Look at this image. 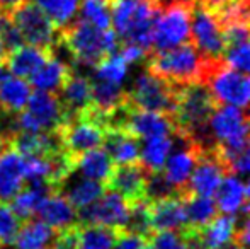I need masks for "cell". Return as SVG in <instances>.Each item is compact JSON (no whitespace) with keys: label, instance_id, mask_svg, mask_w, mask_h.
Listing matches in <instances>:
<instances>
[{"label":"cell","instance_id":"cell-38","mask_svg":"<svg viewBox=\"0 0 250 249\" xmlns=\"http://www.w3.org/2000/svg\"><path fill=\"white\" fill-rule=\"evenodd\" d=\"M50 249H79V222L55 230Z\"/></svg>","mask_w":250,"mask_h":249},{"label":"cell","instance_id":"cell-46","mask_svg":"<svg viewBox=\"0 0 250 249\" xmlns=\"http://www.w3.org/2000/svg\"><path fill=\"white\" fill-rule=\"evenodd\" d=\"M143 249H153V248H151V244H150V243H146V244H145V248H143Z\"/></svg>","mask_w":250,"mask_h":249},{"label":"cell","instance_id":"cell-16","mask_svg":"<svg viewBox=\"0 0 250 249\" xmlns=\"http://www.w3.org/2000/svg\"><path fill=\"white\" fill-rule=\"evenodd\" d=\"M55 55V50H46V48L31 46V45H21L19 48L9 51L3 57V67L12 73L14 77L21 79H29L41 65H44L48 60H51Z\"/></svg>","mask_w":250,"mask_h":249},{"label":"cell","instance_id":"cell-22","mask_svg":"<svg viewBox=\"0 0 250 249\" xmlns=\"http://www.w3.org/2000/svg\"><path fill=\"white\" fill-rule=\"evenodd\" d=\"M58 97L65 108L66 118L85 110L90 104V79L73 72L65 87L58 92Z\"/></svg>","mask_w":250,"mask_h":249},{"label":"cell","instance_id":"cell-32","mask_svg":"<svg viewBox=\"0 0 250 249\" xmlns=\"http://www.w3.org/2000/svg\"><path fill=\"white\" fill-rule=\"evenodd\" d=\"M125 229L129 230V232L140 234V236L146 237V239L153 234L151 222H150L148 200H142V202H136L129 205V213Z\"/></svg>","mask_w":250,"mask_h":249},{"label":"cell","instance_id":"cell-34","mask_svg":"<svg viewBox=\"0 0 250 249\" xmlns=\"http://www.w3.org/2000/svg\"><path fill=\"white\" fill-rule=\"evenodd\" d=\"M221 60L230 68L245 73V75H250V40L227 46Z\"/></svg>","mask_w":250,"mask_h":249},{"label":"cell","instance_id":"cell-3","mask_svg":"<svg viewBox=\"0 0 250 249\" xmlns=\"http://www.w3.org/2000/svg\"><path fill=\"white\" fill-rule=\"evenodd\" d=\"M162 7V0H112L111 23L119 41L135 43L150 53L153 26Z\"/></svg>","mask_w":250,"mask_h":249},{"label":"cell","instance_id":"cell-5","mask_svg":"<svg viewBox=\"0 0 250 249\" xmlns=\"http://www.w3.org/2000/svg\"><path fill=\"white\" fill-rule=\"evenodd\" d=\"M192 3L194 0H172L170 3H164L153 26L151 51L170 50L191 40Z\"/></svg>","mask_w":250,"mask_h":249},{"label":"cell","instance_id":"cell-39","mask_svg":"<svg viewBox=\"0 0 250 249\" xmlns=\"http://www.w3.org/2000/svg\"><path fill=\"white\" fill-rule=\"evenodd\" d=\"M148 243V239L140 234L129 232V230H125L121 236L118 237V241L114 243V246L111 249H143L145 244Z\"/></svg>","mask_w":250,"mask_h":249},{"label":"cell","instance_id":"cell-20","mask_svg":"<svg viewBox=\"0 0 250 249\" xmlns=\"http://www.w3.org/2000/svg\"><path fill=\"white\" fill-rule=\"evenodd\" d=\"M73 75V68L66 65L65 62L58 60L53 57L44 65H41L33 75L29 77V82L38 91H44V92L58 94L60 91L65 87L68 79Z\"/></svg>","mask_w":250,"mask_h":249},{"label":"cell","instance_id":"cell-40","mask_svg":"<svg viewBox=\"0 0 250 249\" xmlns=\"http://www.w3.org/2000/svg\"><path fill=\"white\" fill-rule=\"evenodd\" d=\"M235 239H237L245 249H250V213H247V217H245L240 229H237Z\"/></svg>","mask_w":250,"mask_h":249},{"label":"cell","instance_id":"cell-49","mask_svg":"<svg viewBox=\"0 0 250 249\" xmlns=\"http://www.w3.org/2000/svg\"><path fill=\"white\" fill-rule=\"evenodd\" d=\"M247 2H249V3H250V0H247Z\"/></svg>","mask_w":250,"mask_h":249},{"label":"cell","instance_id":"cell-2","mask_svg":"<svg viewBox=\"0 0 250 249\" xmlns=\"http://www.w3.org/2000/svg\"><path fill=\"white\" fill-rule=\"evenodd\" d=\"M62 45L70 55L73 65L96 67L102 58L118 50L119 38L112 27L101 29L89 21L79 17L58 31L56 46Z\"/></svg>","mask_w":250,"mask_h":249},{"label":"cell","instance_id":"cell-10","mask_svg":"<svg viewBox=\"0 0 250 249\" xmlns=\"http://www.w3.org/2000/svg\"><path fill=\"white\" fill-rule=\"evenodd\" d=\"M206 86L218 104H228L242 110L250 103V75L230 68L223 60L218 62L208 73Z\"/></svg>","mask_w":250,"mask_h":249},{"label":"cell","instance_id":"cell-43","mask_svg":"<svg viewBox=\"0 0 250 249\" xmlns=\"http://www.w3.org/2000/svg\"><path fill=\"white\" fill-rule=\"evenodd\" d=\"M245 203L250 206V180H249V183L245 184Z\"/></svg>","mask_w":250,"mask_h":249},{"label":"cell","instance_id":"cell-26","mask_svg":"<svg viewBox=\"0 0 250 249\" xmlns=\"http://www.w3.org/2000/svg\"><path fill=\"white\" fill-rule=\"evenodd\" d=\"M125 230L123 227L79 224V249H111Z\"/></svg>","mask_w":250,"mask_h":249},{"label":"cell","instance_id":"cell-42","mask_svg":"<svg viewBox=\"0 0 250 249\" xmlns=\"http://www.w3.org/2000/svg\"><path fill=\"white\" fill-rule=\"evenodd\" d=\"M220 249H245L244 246H242L240 243H238L237 239H233V241H230L228 244H225L223 248H220Z\"/></svg>","mask_w":250,"mask_h":249},{"label":"cell","instance_id":"cell-41","mask_svg":"<svg viewBox=\"0 0 250 249\" xmlns=\"http://www.w3.org/2000/svg\"><path fill=\"white\" fill-rule=\"evenodd\" d=\"M22 2H26V0H0V9L3 10V14H9L10 10L16 9Z\"/></svg>","mask_w":250,"mask_h":249},{"label":"cell","instance_id":"cell-21","mask_svg":"<svg viewBox=\"0 0 250 249\" xmlns=\"http://www.w3.org/2000/svg\"><path fill=\"white\" fill-rule=\"evenodd\" d=\"M55 230L40 219L24 220L14 237L12 246L16 249H50Z\"/></svg>","mask_w":250,"mask_h":249},{"label":"cell","instance_id":"cell-29","mask_svg":"<svg viewBox=\"0 0 250 249\" xmlns=\"http://www.w3.org/2000/svg\"><path fill=\"white\" fill-rule=\"evenodd\" d=\"M34 3L46 12L58 31L75 19L80 7V0H34Z\"/></svg>","mask_w":250,"mask_h":249},{"label":"cell","instance_id":"cell-9","mask_svg":"<svg viewBox=\"0 0 250 249\" xmlns=\"http://www.w3.org/2000/svg\"><path fill=\"white\" fill-rule=\"evenodd\" d=\"M177 84L150 73L148 70L140 73L128 92V99L133 106L155 113L172 114L177 96Z\"/></svg>","mask_w":250,"mask_h":249},{"label":"cell","instance_id":"cell-17","mask_svg":"<svg viewBox=\"0 0 250 249\" xmlns=\"http://www.w3.org/2000/svg\"><path fill=\"white\" fill-rule=\"evenodd\" d=\"M148 208L153 232H157V230H179L188 224L184 198H181V196L148 200Z\"/></svg>","mask_w":250,"mask_h":249},{"label":"cell","instance_id":"cell-1","mask_svg":"<svg viewBox=\"0 0 250 249\" xmlns=\"http://www.w3.org/2000/svg\"><path fill=\"white\" fill-rule=\"evenodd\" d=\"M216 106L218 103L206 82H191L179 86L175 106L170 114L175 125V132H182L192 136L204 147L214 145L216 142L213 140V133L209 130V118Z\"/></svg>","mask_w":250,"mask_h":249},{"label":"cell","instance_id":"cell-12","mask_svg":"<svg viewBox=\"0 0 250 249\" xmlns=\"http://www.w3.org/2000/svg\"><path fill=\"white\" fill-rule=\"evenodd\" d=\"M150 171L142 160L128 164H114L104 183L105 189L116 191L128 202V205L146 200V180Z\"/></svg>","mask_w":250,"mask_h":249},{"label":"cell","instance_id":"cell-4","mask_svg":"<svg viewBox=\"0 0 250 249\" xmlns=\"http://www.w3.org/2000/svg\"><path fill=\"white\" fill-rule=\"evenodd\" d=\"M216 63L201 57L192 43H182L170 50L148 53L146 70L172 84L184 86L191 82H206L208 73Z\"/></svg>","mask_w":250,"mask_h":249},{"label":"cell","instance_id":"cell-45","mask_svg":"<svg viewBox=\"0 0 250 249\" xmlns=\"http://www.w3.org/2000/svg\"><path fill=\"white\" fill-rule=\"evenodd\" d=\"M3 21H5V14H3V10H2V9H0V27H2Z\"/></svg>","mask_w":250,"mask_h":249},{"label":"cell","instance_id":"cell-6","mask_svg":"<svg viewBox=\"0 0 250 249\" xmlns=\"http://www.w3.org/2000/svg\"><path fill=\"white\" fill-rule=\"evenodd\" d=\"M65 120L66 113L58 94L36 91L26 108L14 114V128L16 132H53Z\"/></svg>","mask_w":250,"mask_h":249},{"label":"cell","instance_id":"cell-30","mask_svg":"<svg viewBox=\"0 0 250 249\" xmlns=\"http://www.w3.org/2000/svg\"><path fill=\"white\" fill-rule=\"evenodd\" d=\"M104 191H105L104 184L99 183V181L82 178V180H79L75 184H72V186L66 189L65 196L72 203L73 208L79 210L82 206H87L92 202H96Z\"/></svg>","mask_w":250,"mask_h":249},{"label":"cell","instance_id":"cell-35","mask_svg":"<svg viewBox=\"0 0 250 249\" xmlns=\"http://www.w3.org/2000/svg\"><path fill=\"white\" fill-rule=\"evenodd\" d=\"M21 224L22 220L16 215L9 203H0V248L12 246Z\"/></svg>","mask_w":250,"mask_h":249},{"label":"cell","instance_id":"cell-31","mask_svg":"<svg viewBox=\"0 0 250 249\" xmlns=\"http://www.w3.org/2000/svg\"><path fill=\"white\" fill-rule=\"evenodd\" d=\"M94 72H96V79L121 84L126 77V72H128V63L123 58V55L116 50L112 53H109L105 58H102L94 67Z\"/></svg>","mask_w":250,"mask_h":249},{"label":"cell","instance_id":"cell-28","mask_svg":"<svg viewBox=\"0 0 250 249\" xmlns=\"http://www.w3.org/2000/svg\"><path fill=\"white\" fill-rule=\"evenodd\" d=\"M170 149H172L170 135H160V136L145 138L143 150H140V160L145 164V167L150 173L164 171L165 160H167Z\"/></svg>","mask_w":250,"mask_h":249},{"label":"cell","instance_id":"cell-44","mask_svg":"<svg viewBox=\"0 0 250 249\" xmlns=\"http://www.w3.org/2000/svg\"><path fill=\"white\" fill-rule=\"evenodd\" d=\"M244 114H245V118H247V120H250V103L247 104V106H245V111H244Z\"/></svg>","mask_w":250,"mask_h":249},{"label":"cell","instance_id":"cell-37","mask_svg":"<svg viewBox=\"0 0 250 249\" xmlns=\"http://www.w3.org/2000/svg\"><path fill=\"white\" fill-rule=\"evenodd\" d=\"M153 249H189L181 230H157L148 237Z\"/></svg>","mask_w":250,"mask_h":249},{"label":"cell","instance_id":"cell-25","mask_svg":"<svg viewBox=\"0 0 250 249\" xmlns=\"http://www.w3.org/2000/svg\"><path fill=\"white\" fill-rule=\"evenodd\" d=\"M214 196H216L214 202L221 213L235 215L245 203V184L238 178H235V174H228L220 183Z\"/></svg>","mask_w":250,"mask_h":249},{"label":"cell","instance_id":"cell-19","mask_svg":"<svg viewBox=\"0 0 250 249\" xmlns=\"http://www.w3.org/2000/svg\"><path fill=\"white\" fill-rule=\"evenodd\" d=\"M105 152L114 164H128L140 160V138L126 132L125 128H107L104 136Z\"/></svg>","mask_w":250,"mask_h":249},{"label":"cell","instance_id":"cell-18","mask_svg":"<svg viewBox=\"0 0 250 249\" xmlns=\"http://www.w3.org/2000/svg\"><path fill=\"white\" fill-rule=\"evenodd\" d=\"M34 215H38V219L50 226L53 230H60L77 222V210L62 191L44 196Z\"/></svg>","mask_w":250,"mask_h":249},{"label":"cell","instance_id":"cell-47","mask_svg":"<svg viewBox=\"0 0 250 249\" xmlns=\"http://www.w3.org/2000/svg\"><path fill=\"white\" fill-rule=\"evenodd\" d=\"M249 121V133H250V120H247Z\"/></svg>","mask_w":250,"mask_h":249},{"label":"cell","instance_id":"cell-48","mask_svg":"<svg viewBox=\"0 0 250 249\" xmlns=\"http://www.w3.org/2000/svg\"><path fill=\"white\" fill-rule=\"evenodd\" d=\"M2 150H3V147H0V152H2Z\"/></svg>","mask_w":250,"mask_h":249},{"label":"cell","instance_id":"cell-8","mask_svg":"<svg viewBox=\"0 0 250 249\" xmlns=\"http://www.w3.org/2000/svg\"><path fill=\"white\" fill-rule=\"evenodd\" d=\"M191 40L203 58L208 62H221L225 51L223 26L216 14L199 0L192 3Z\"/></svg>","mask_w":250,"mask_h":249},{"label":"cell","instance_id":"cell-23","mask_svg":"<svg viewBox=\"0 0 250 249\" xmlns=\"http://www.w3.org/2000/svg\"><path fill=\"white\" fill-rule=\"evenodd\" d=\"M31 86L21 77H5L0 82V111L17 114L26 108L31 97Z\"/></svg>","mask_w":250,"mask_h":249},{"label":"cell","instance_id":"cell-7","mask_svg":"<svg viewBox=\"0 0 250 249\" xmlns=\"http://www.w3.org/2000/svg\"><path fill=\"white\" fill-rule=\"evenodd\" d=\"M7 19L16 26L22 41L31 46L55 50L58 41V29L43 9L34 2H22L5 14Z\"/></svg>","mask_w":250,"mask_h":249},{"label":"cell","instance_id":"cell-14","mask_svg":"<svg viewBox=\"0 0 250 249\" xmlns=\"http://www.w3.org/2000/svg\"><path fill=\"white\" fill-rule=\"evenodd\" d=\"M209 130L214 142L223 145H235L244 142L250 135L249 121L240 108L218 104L209 118Z\"/></svg>","mask_w":250,"mask_h":249},{"label":"cell","instance_id":"cell-33","mask_svg":"<svg viewBox=\"0 0 250 249\" xmlns=\"http://www.w3.org/2000/svg\"><path fill=\"white\" fill-rule=\"evenodd\" d=\"M80 17L90 24L107 29L111 27V7L107 0H80Z\"/></svg>","mask_w":250,"mask_h":249},{"label":"cell","instance_id":"cell-36","mask_svg":"<svg viewBox=\"0 0 250 249\" xmlns=\"http://www.w3.org/2000/svg\"><path fill=\"white\" fill-rule=\"evenodd\" d=\"M168 196H181V195H179L177 189L168 183L164 171L150 173L148 180H146V200H160V198H168Z\"/></svg>","mask_w":250,"mask_h":249},{"label":"cell","instance_id":"cell-11","mask_svg":"<svg viewBox=\"0 0 250 249\" xmlns=\"http://www.w3.org/2000/svg\"><path fill=\"white\" fill-rule=\"evenodd\" d=\"M128 213V202L119 193L105 189L96 202L77 210V222L83 226H107L125 229Z\"/></svg>","mask_w":250,"mask_h":249},{"label":"cell","instance_id":"cell-24","mask_svg":"<svg viewBox=\"0 0 250 249\" xmlns=\"http://www.w3.org/2000/svg\"><path fill=\"white\" fill-rule=\"evenodd\" d=\"M112 166H114V162L111 160L104 147H96V149L83 152L77 159L75 173H80L82 178L99 181V183L104 184L107 181L109 174H111Z\"/></svg>","mask_w":250,"mask_h":249},{"label":"cell","instance_id":"cell-13","mask_svg":"<svg viewBox=\"0 0 250 249\" xmlns=\"http://www.w3.org/2000/svg\"><path fill=\"white\" fill-rule=\"evenodd\" d=\"M225 176H228L227 167L223 166V162L218 157L214 145L203 147L199 150L194 169L191 173L189 193L214 198V193H216V189Z\"/></svg>","mask_w":250,"mask_h":249},{"label":"cell","instance_id":"cell-27","mask_svg":"<svg viewBox=\"0 0 250 249\" xmlns=\"http://www.w3.org/2000/svg\"><path fill=\"white\" fill-rule=\"evenodd\" d=\"M184 208H186V217H188V224L186 226H191V227L206 226L220 212L214 198H211V196L192 195V193L184 196Z\"/></svg>","mask_w":250,"mask_h":249},{"label":"cell","instance_id":"cell-15","mask_svg":"<svg viewBox=\"0 0 250 249\" xmlns=\"http://www.w3.org/2000/svg\"><path fill=\"white\" fill-rule=\"evenodd\" d=\"M24 186V156L5 145L0 152V203H10Z\"/></svg>","mask_w":250,"mask_h":249}]
</instances>
